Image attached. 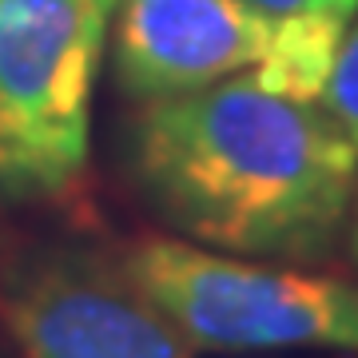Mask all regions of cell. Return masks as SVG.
I'll return each mask as SVG.
<instances>
[{
  "mask_svg": "<svg viewBox=\"0 0 358 358\" xmlns=\"http://www.w3.org/2000/svg\"><path fill=\"white\" fill-rule=\"evenodd\" d=\"M124 167L183 243L315 267L346 235L358 148L319 100L231 76L143 100L124 128Z\"/></svg>",
  "mask_w": 358,
  "mask_h": 358,
  "instance_id": "obj_1",
  "label": "cell"
},
{
  "mask_svg": "<svg viewBox=\"0 0 358 358\" xmlns=\"http://www.w3.org/2000/svg\"><path fill=\"white\" fill-rule=\"evenodd\" d=\"M115 0H0V203H64L92 167Z\"/></svg>",
  "mask_w": 358,
  "mask_h": 358,
  "instance_id": "obj_2",
  "label": "cell"
},
{
  "mask_svg": "<svg viewBox=\"0 0 358 358\" xmlns=\"http://www.w3.org/2000/svg\"><path fill=\"white\" fill-rule=\"evenodd\" d=\"M124 267L203 355H358V282L299 263L239 259L183 243L140 239Z\"/></svg>",
  "mask_w": 358,
  "mask_h": 358,
  "instance_id": "obj_3",
  "label": "cell"
},
{
  "mask_svg": "<svg viewBox=\"0 0 358 358\" xmlns=\"http://www.w3.org/2000/svg\"><path fill=\"white\" fill-rule=\"evenodd\" d=\"M346 20L275 16L247 0H115L112 68L128 100H159L251 76L291 100H319Z\"/></svg>",
  "mask_w": 358,
  "mask_h": 358,
  "instance_id": "obj_4",
  "label": "cell"
},
{
  "mask_svg": "<svg viewBox=\"0 0 358 358\" xmlns=\"http://www.w3.org/2000/svg\"><path fill=\"white\" fill-rule=\"evenodd\" d=\"M0 319L20 358H195L124 259L84 243L13 259L0 275Z\"/></svg>",
  "mask_w": 358,
  "mask_h": 358,
  "instance_id": "obj_5",
  "label": "cell"
},
{
  "mask_svg": "<svg viewBox=\"0 0 358 358\" xmlns=\"http://www.w3.org/2000/svg\"><path fill=\"white\" fill-rule=\"evenodd\" d=\"M319 103L338 124V131L358 148V20L343 28V40H338V52H334L331 76L322 84Z\"/></svg>",
  "mask_w": 358,
  "mask_h": 358,
  "instance_id": "obj_6",
  "label": "cell"
},
{
  "mask_svg": "<svg viewBox=\"0 0 358 358\" xmlns=\"http://www.w3.org/2000/svg\"><path fill=\"white\" fill-rule=\"evenodd\" d=\"M263 13L275 16H331V20H346L358 13V0H247Z\"/></svg>",
  "mask_w": 358,
  "mask_h": 358,
  "instance_id": "obj_7",
  "label": "cell"
},
{
  "mask_svg": "<svg viewBox=\"0 0 358 358\" xmlns=\"http://www.w3.org/2000/svg\"><path fill=\"white\" fill-rule=\"evenodd\" d=\"M346 251H350V263L358 267V183L355 199H350V215H346Z\"/></svg>",
  "mask_w": 358,
  "mask_h": 358,
  "instance_id": "obj_8",
  "label": "cell"
},
{
  "mask_svg": "<svg viewBox=\"0 0 358 358\" xmlns=\"http://www.w3.org/2000/svg\"><path fill=\"white\" fill-rule=\"evenodd\" d=\"M239 358H247V355H239ZM343 358H358V355H343Z\"/></svg>",
  "mask_w": 358,
  "mask_h": 358,
  "instance_id": "obj_9",
  "label": "cell"
},
{
  "mask_svg": "<svg viewBox=\"0 0 358 358\" xmlns=\"http://www.w3.org/2000/svg\"><path fill=\"white\" fill-rule=\"evenodd\" d=\"M0 358H4V355H0Z\"/></svg>",
  "mask_w": 358,
  "mask_h": 358,
  "instance_id": "obj_10",
  "label": "cell"
}]
</instances>
